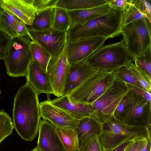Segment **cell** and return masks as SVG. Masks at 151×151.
<instances>
[{
  "label": "cell",
  "mask_w": 151,
  "mask_h": 151,
  "mask_svg": "<svg viewBox=\"0 0 151 151\" xmlns=\"http://www.w3.org/2000/svg\"><path fill=\"white\" fill-rule=\"evenodd\" d=\"M145 17L151 21V6L148 0H129L122 11V27Z\"/></svg>",
  "instance_id": "d6986e66"
},
{
  "label": "cell",
  "mask_w": 151,
  "mask_h": 151,
  "mask_svg": "<svg viewBox=\"0 0 151 151\" xmlns=\"http://www.w3.org/2000/svg\"><path fill=\"white\" fill-rule=\"evenodd\" d=\"M30 49L32 60L39 63L46 72L48 63L51 57L50 54L42 46L32 41Z\"/></svg>",
  "instance_id": "484cf974"
},
{
  "label": "cell",
  "mask_w": 151,
  "mask_h": 151,
  "mask_svg": "<svg viewBox=\"0 0 151 151\" xmlns=\"http://www.w3.org/2000/svg\"><path fill=\"white\" fill-rule=\"evenodd\" d=\"M122 12L110 6L108 12L99 17L71 26L67 32V42L90 37H116L121 33Z\"/></svg>",
  "instance_id": "7a4b0ae2"
},
{
  "label": "cell",
  "mask_w": 151,
  "mask_h": 151,
  "mask_svg": "<svg viewBox=\"0 0 151 151\" xmlns=\"http://www.w3.org/2000/svg\"><path fill=\"white\" fill-rule=\"evenodd\" d=\"M123 39L116 43L103 45L83 62L96 70H115L133 61Z\"/></svg>",
  "instance_id": "277c9868"
},
{
  "label": "cell",
  "mask_w": 151,
  "mask_h": 151,
  "mask_svg": "<svg viewBox=\"0 0 151 151\" xmlns=\"http://www.w3.org/2000/svg\"><path fill=\"white\" fill-rule=\"evenodd\" d=\"M151 21L144 17L121 28L125 46L133 56L144 55L151 47Z\"/></svg>",
  "instance_id": "52a82bcc"
},
{
  "label": "cell",
  "mask_w": 151,
  "mask_h": 151,
  "mask_svg": "<svg viewBox=\"0 0 151 151\" xmlns=\"http://www.w3.org/2000/svg\"><path fill=\"white\" fill-rule=\"evenodd\" d=\"M124 113L120 122L130 127H140L151 131V102L130 90L125 95Z\"/></svg>",
  "instance_id": "9c48e42d"
},
{
  "label": "cell",
  "mask_w": 151,
  "mask_h": 151,
  "mask_svg": "<svg viewBox=\"0 0 151 151\" xmlns=\"http://www.w3.org/2000/svg\"><path fill=\"white\" fill-rule=\"evenodd\" d=\"M58 0H34L33 5L36 13L46 9L56 7Z\"/></svg>",
  "instance_id": "d6a6232c"
},
{
  "label": "cell",
  "mask_w": 151,
  "mask_h": 151,
  "mask_svg": "<svg viewBox=\"0 0 151 151\" xmlns=\"http://www.w3.org/2000/svg\"><path fill=\"white\" fill-rule=\"evenodd\" d=\"M70 67L64 49L59 56L51 57L46 73L49 79L53 94L59 97L64 95Z\"/></svg>",
  "instance_id": "30bf717a"
},
{
  "label": "cell",
  "mask_w": 151,
  "mask_h": 151,
  "mask_svg": "<svg viewBox=\"0 0 151 151\" xmlns=\"http://www.w3.org/2000/svg\"><path fill=\"white\" fill-rule=\"evenodd\" d=\"M70 25V19L67 10L56 7L52 28L61 31L67 32Z\"/></svg>",
  "instance_id": "4316f807"
},
{
  "label": "cell",
  "mask_w": 151,
  "mask_h": 151,
  "mask_svg": "<svg viewBox=\"0 0 151 151\" xmlns=\"http://www.w3.org/2000/svg\"><path fill=\"white\" fill-rule=\"evenodd\" d=\"M50 101L54 105L78 119L90 116L93 113L92 104L72 101L67 96H63L50 100Z\"/></svg>",
  "instance_id": "ffe728a7"
},
{
  "label": "cell",
  "mask_w": 151,
  "mask_h": 151,
  "mask_svg": "<svg viewBox=\"0 0 151 151\" xmlns=\"http://www.w3.org/2000/svg\"><path fill=\"white\" fill-rule=\"evenodd\" d=\"M135 141H133L125 150L124 151H131L132 147V145L133 143Z\"/></svg>",
  "instance_id": "60d3db41"
},
{
  "label": "cell",
  "mask_w": 151,
  "mask_h": 151,
  "mask_svg": "<svg viewBox=\"0 0 151 151\" xmlns=\"http://www.w3.org/2000/svg\"><path fill=\"white\" fill-rule=\"evenodd\" d=\"M102 123V132L97 137L102 151H109L126 141H135L151 136V131L146 128L124 125L113 116Z\"/></svg>",
  "instance_id": "3957f363"
},
{
  "label": "cell",
  "mask_w": 151,
  "mask_h": 151,
  "mask_svg": "<svg viewBox=\"0 0 151 151\" xmlns=\"http://www.w3.org/2000/svg\"><path fill=\"white\" fill-rule=\"evenodd\" d=\"M151 136L146 138L144 142L140 151H151Z\"/></svg>",
  "instance_id": "ab89813d"
},
{
  "label": "cell",
  "mask_w": 151,
  "mask_h": 151,
  "mask_svg": "<svg viewBox=\"0 0 151 151\" xmlns=\"http://www.w3.org/2000/svg\"><path fill=\"white\" fill-rule=\"evenodd\" d=\"M125 96L117 106L113 115L114 118L119 122L121 121L124 113L125 105Z\"/></svg>",
  "instance_id": "836d02e7"
},
{
  "label": "cell",
  "mask_w": 151,
  "mask_h": 151,
  "mask_svg": "<svg viewBox=\"0 0 151 151\" xmlns=\"http://www.w3.org/2000/svg\"><path fill=\"white\" fill-rule=\"evenodd\" d=\"M115 70H97L66 96L72 101L92 104L112 84Z\"/></svg>",
  "instance_id": "5b68a950"
},
{
  "label": "cell",
  "mask_w": 151,
  "mask_h": 151,
  "mask_svg": "<svg viewBox=\"0 0 151 151\" xmlns=\"http://www.w3.org/2000/svg\"><path fill=\"white\" fill-rule=\"evenodd\" d=\"M31 42L27 35L11 38L6 55L3 59L6 73L9 76L26 77L32 60Z\"/></svg>",
  "instance_id": "8992f818"
},
{
  "label": "cell",
  "mask_w": 151,
  "mask_h": 151,
  "mask_svg": "<svg viewBox=\"0 0 151 151\" xmlns=\"http://www.w3.org/2000/svg\"><path fill=\"white\" fill-rule=\"evenodd\" d=\"M22 21L6 10L2 9L0 11V29L11 38L18 36L17 30Z\"/></svg>",
  "instance_id": "cb8c5ba5"
},
{
  "label": "cell",
  "mask_w": 151,
  "mask_h": 151,
  "mask_svg": "<svg viewBox=\"0 0 151 151\" xmlns=\"http://www.w3.org/2000/svg\"></svg>",
  "instance_id": "ee69618b"
},
{
  "label": "cell",
  "mask_w": 151,
  "mask_h": 151,
  "mask_svg": "<svg viewBox=\"0 0 151 151\" xmlns=\"http://www.w3.org/2000/svg\"><path fill=\"white\" fill-rule=\"evenodd\" d=\"M107 0H58L56 7L72 11L92 8L107 4Z\"/></svg>",
  "instance_id": "603a6c76"
},
{
  "label": "cell",
  "mask_w": 151,
  "mask_h": 151,
  "mask_svg": "<svg viewBox=\"0 0 151 151\" xmlns=\"http://www.w3.org/2000/svg\"><path fill=\"white\" fill-rule=\"evenodd\" d=\"M56 132L65 151H78L79 140L75 129L55 127Z\"/></svg>",
  "instance_id": "d4e9b609"
},
{
  "label": "cell",
  "mask_w": 151,
  "mask_h": 151,
  "mask_svg": "<svg viewBox=\"0 0 151 151\" xmlns=\"http://www.w3.org/2000/svg\"><path fill=\"white\" fill-rule=\"evenodd\" d=\"M32 0H0V6L23 21L27 25L32 24L36 11Z\"/></svg>",
  "instance_id": "9a60e30c"
},
{
  "label": "cell",
  "mask_w": 151,
  "mask_h": 151,
  "mask_svg": "<svg viewBox=\"0 0 151 151\" xmlns=\"http://www.w3.org/2000/svg\"><path fill=\"white\" fill-rule=\"evenodd\" d=\"M81 151H102L97 137L91 140Z\"/></svg>",
  "instance_id": "e575fe53"
},
{
  "label": "cell",
  "mask_w": 151,
  "mask_h": 151,
  "mask_svg": "<svg viewBox=\"0 0 151 151\" xmlns=\"http://www.w3.org/2000/svg\"><path fill=\"white\" fill-rule=\"evenodd\" d=\"M96 71L83 62L70 65L63 96H67Z\"/></svg>",
  "instance_id": "ac0fdd59"
},
{
  "label": "cell",
  "mask_w": 151,
  "mask_h": 151,
  "mask_svg": "<svg viewBox=\"0 0 151 151\" xmlns=\"http://www.w3.org/2000/svg\"><path fill=\"white\" fill-rule=\"evenodd\" d=\"M40 110L43 119L49 121L54 127L75 129L79 121L52 104L48 97L47 100L40 103Z\"/></svg>",
  "instance_id": "4fadbf2b"
},
{
  "label": "cell",
  "mask_w": 151,
  "mask_h": 151,
  "mask_svg": "<svg viewBox=\"0 0 151 151\" xmlns=\"http://www.w3.org/2000/svg\"><path fill=\"white\" fill-rule=\"evenodd\" d=\"M134 64L151 78V47L145 54L139 56H133Z\"/></svg>",
  "instance_id": "f546056e"
},
{
  "label": "cell",
  "mask_w": 151,
  "mask_h": 151,
  "mask_svg": "<svg viewBox=\"0 0 151 151\" xmlns=\"http://www.w3.org/2000/svg\"><path fill=\"white\" fill-rule=\"evenodd\" d=\"M129 0H109L108 3L111 7L123 11L128 5Z\"/></svg>",
  "instance_id": "d590c367"
},
{
  "label": "cell",
  "mask_w": 151,
  "mask_h": 151,
  "mask_svg": "<svg viewBox=\"0 0 151 151\" xmlns=\"http://www.w3.org/2000/svg\"><path fill=\"white\" fill-rule=\"evenodd\" d=\"M132 88L131 85L116 76L112 84L92 104V116L101 123L112 116L117 106Z\"/></svg>",
  "instance_id": "ba28073f"
},
{
  "label": "cell",
  "mask_w": 151,
  "mask_h": 151,
  "mask_svg": "<svg viewBox=\"0 0 151 151\" xmlns=\"http://www.w3.org/2000/svg\"><path fill=\"white\" fill-rule=\"evenodd\" d=\"M1 89H0V94H1Z\"/></svg>",
  "instance_id": "7bdbcfd3"
},
{
  "label": "cell",
  "mask_w": 151,
  "mask_h": 151,
  "mask_svg": "<svg viewBox=\"0 0 151 151\" xmlns=\"http://www.w3.org/2000/svg\"><path fill=\"white\" fill-rule=\"evenodd\" d=\"M107 39L102 37H93L67 42L64 50L69 64L83 61L103 45Z\"/></svg>",
  "instance_id": "7c38bea8"
},
{
  "label": "cell",
  "mask_w": 151,
  "mask_h": 151,
  "mask_svg": "<svg viewBox=\"0 0 151 151\" xmlns=\"http://www.w3.org/2000/svg\"><path fill=\"white\" fill-rule=\"evenodd\" d=\"M133 141H135L127 140L125 141L109 151H124L126 148Z\"/></svg>",
  "instance_id": "f35d334b"
},
{
  "label": "cell",
  "mask_w": 151,
  "mask_h": 151,
  "mask_svg": "<svg viewBox=\"0 0 151 151\" xmlns=\"http://www.w3.org/2000/svg\"><path fill=\"white\" fill-rule=\"evenodd\" d=\"M115 73L117 77L124 81L133 86L144 89L132 74L127 66H123L116 70Z\"/></svg>",
  "instance_id": "4dcf8cb0"
},
{
  "label": "cell",
  "mask_w": 151,
  "mask_h": 151,
  "mask_svg": "<svg viewBox=\"0 0 151 151\" xmlns=\"http://www.w3.org/2000/svg\"><path fill=\"white\" fill-rule=\"evenodd\" d=\"M27 35L32 41L43 47L53 57L61 54L67 42V32L53 28L42 31L28 29Z\"/></svg>",
  "instance_id": "8fae6325"
},
{
  "label": "cell",
  "mask_w": 151,
  "mask_h": 151,
  "mask_svg": "<svg viewBox=\"0 0 151 151\" xmlns=\"http://www.w3.org/2000/svg\"><path fill=\"white\" fill-rule=\"evenodd\" d=\"M11 39L8 35L0 29V60L5 57Z\"/></svg>",
  "instance_id": "1f68e13d"
},
{
  "label": "cell",
  "mask_w": 151,
  "mask_h": 151,
  "mask_svg": "<svg viewBox=\"0 0 151 151\" xmlns=\"http://www.w3.org/2000/svg\"><path fill=\"white\" fill-rule=\"evenodd\" d=\"M38 95L28 83L19 88L14 99V129L24 140L32 141L38 132L41 117Z\"/></svg>",
  "instance_id": "6da1fadb"
},
{
  "label": "cell",
  "mask_w": 151,
  "mask_h": 151,
  "mask_svg": "<svg viewBox=\"0 0 151 151\" xmlns=\"http://www.w3.org/2000/svg\"><path fill=\"white\" fill-rule=\"evenodd\" d=\"M37 146L42 151H65L55 127L47 120H40Z\"/></svg>",
  "instance_id": "5bb4252c"
},
{
  "label": "cell",
  "mask_w": 151,
  "mask_h": 151,
  "mask_svg": "<svg viewBox=\"0 0 151 151\" xmlns=\"http://www.w3.org/2000/svg\"><path fill=\"white\" fill-rule=\"evenodd\" d=\"M13 129L10 117L4 110H0V144L12 133Z\"/></svg>",
  "instance_id": "f1b7e54d"
},
{
  "label": "cell",
  "mask_w": 151,
  "mask_h": 151,
  "mask_svg": "<svg viewBox=\"0 0 151 151\" xmlns=\"http://www.w3.org/2000/svg\"><path fill=\"white\" fill-rule=\"evenodd\" d=\"M31 151H42L37 146L35 147Z\"/></svg>",
  "instance_id": "b9f144b4"
},
{
  "label": "cell",
  "mask_w": 151,
  "mask_h": 151,
  "mask_svg": "<svg viewBox=\"0 0 151 151\" xmlns=\"http://www.w3.org/2000/svg\"><path fill=\"white\" fill-rule=\"evenodd\" d=\"M56 7L49 8L36 13L31 25L28 29L42 31L52 29Z\"/></svg>",
  "instance_id": "7402d4cb"
},
{
  "label": "cell",
  "mask_w": 151,
  "mask_h": 151,
  "mask_svg": "<svg viewBox=\"0 0 151 151\" xmlns=\"http://www.w3.org/2000/svg\"><path fill=\"white\" fill-rule=\"evenodd\" d=\"M102 123L92 115L79 120L75 129L79 140L78 151H81L92 139L101 133Z\"/></svg>",
  "instance_id": "2e32d148"
},
{
  "label": "cell",
  "mask_w": 151,
  "mask_h": 151,
  "mask_svg": "<svg viewBox=\"0 0 151 151\" xmlns=\"http://www.w3.org/2000/svg\"><path fill=\"white\" fill-rule=\"evenodd\" d=\"M26 83L29 85L37 94H46L47 96L53 94L48 76L40 65L32 60L28 69Z\"/></svg>",
  "instance_id": "e0dca14e"
},
{
  "label": "cell",
  "mask_w": 151,
  "mask_h": 151,
  "mask_svg": "<svg viewBox=\"0 0 151 151\" xmlns=\"http://www.w3.org/2000/svg\"><path fill=\"white\" fill-rule=\"evenodd\" d=\"M110 9V6L107 3L92 8L67 10L70 20V27L76 24L86 22L99 17L108 12Z\"/></svg>",
  "instance_id": "44dd1931"
},
{
  "label": "cell",
  "mask_w": 151,
  "mask_h": 151,
  "mask_svg": "<svg viewBox=\"0 0 151 151\" xmlns=\"http://www.w3.org/2000/svg\"><path fill=\"white\" fill-rule=\"evenodd\" d=\"M131 85V84H130ZM131 90L145 98L148 101L151 102V93L132 85Z\"/></svg>",
  "instance_id": "8d00e7d4"
},
{
  "label": "cell",
  "mask_w": 151,
  "mask_h": 151,
  "mask_svg": "<svg viewBox=\"0 0 151 151\" xmlns=\"http://www.w3.org/2000/svg\"><path fill=\"white\" fill-rule=\"evenodd\" d=\"M146 138H147L138 139L134 141L132 144L131 151H140L144 141Z\"/></svg>",
  "instance_id": "74e56055"
},
{
  "label": "cell",
  "mask_w": 151,
  "mask_h": 151,
  "mask_svg": "<svg viewBox=\"0 0 151 151\" xmlns=\"http://www.w3.org/2000/svg\"><path fill=\"white\" fill-rule=\"evenodd\" d=\"M127 66L144 89L151 93V78L136 66L132 62H130Z\"/></svg>",
  "instance_id": "83f0119b"
}]
</instances>
